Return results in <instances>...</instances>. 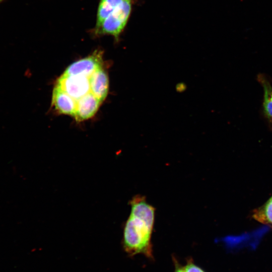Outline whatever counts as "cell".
<instances>
[{
  "mask_svg": "<svg viewBox=\"0 0 272 272\" xmlns=\"http://www.w3.org/2000/svg\"><path fill=\"white\" fill-rule=\"evenodd\" d=\"M101 102L90 92L77 101L74 117L80 121L93 117L97 111Z\"/></svg>",
  "mask_w": 272,
  "mask_h": 272,
  "instance_id": "5b68a950",
  "label": "cell"
},
{
  "mask_svg": "<svg viewBox=\"0 0 272 272\" xmlns=\"http://www.w3.org/2000/svg\"><path fill=\"white\" fill-rule=\"evenodd\" d=\"M186 88V86L183 83L178 84L176 86V90L179 92L184 91Z\"/></svg>",
  "mask_w": 272,
  "mask_h": 272,
  "instance_id": "4fadbf2b",
  "label": "cell"
},
{
  "mask_svg": "<svg viewBox=\"0 0 272 272\" xmlns=\"http://www.w3.org/2000/svg\"><path fill=\"white\" fill-rule=\"evenodd\" d=\"M59 87L76 101L90 92L89 78L83 76H70L63 74L57 80Z\"/></svg>",
  "mask_w": 272,
  "mask_h": 272,
  "instance_id": "3957f363",
  "label": "cell"
},
{
  "mask_svg": "<svg viewBox=\"0 0 272 272\" xmlns=\"http://www.w3.org/2000/svg\"><path fill=\"white\" fill-rule=\"evenodd\" d=\"M52 104L59 113L74 117L77 101L65 91L57 86L53 90Z\"/></svg>",
  "mask_w": 272,
  "mask_h": 272,
  "instance_id": "8992f818",
  "label": "cell"
},
{
  "mask_svg": "<svg viewBox=\"0 0 272 272\" xmlns=\"http://www.w3.org/2000/svg\"><path fill=\"white\" fill-rule=\"evenodd\" d=\"M252 217L261 223L272 226V196L262 206L253 211Z\"/></svg>",
  "mask_w": 272,
  "mask_h": 272,
  "instance_id": "30bf717a",
  "label": "cell"
},
{
  "mask_svg": "<svg viewBox=\"0 0 272 272\" xmlns=\"http://www.w3.org/2000/svg\"><path fill=\"white\" fill-rule=\"evenodd\" d=\"M257 80L263 89L262 113L268 125L272 126V85L270 80L263 74L257 76Z\"/></svg>",
  "mask_w": 272,
  "mask_h": 272,
  "instance_id": "ba28073f",
  "label": "cell"
},
{
  "mask_svg": "<svg viewBox=\"0 0 272 272\" xmlns=\"http://www.w3.org/2000/svg\"><path fill=\"white\" fill-rule=\"evenodd\" d=\"M2 0H0V2L2 1Z\"/></svg>",
  "mask_w": 272,
  "mask_h": 272,
  "instance_id": "5bb4252c",
  "label": "cell"
},
{
  "mask_svg": "<svg viewBox=\"0 0 272 272\" xmlns=\"http://www.w3.org/2000/svg\"><path fill=\"white\" fill-rule=\"evenodd\" d=\"M90 92L102 103L107 96L109 81L106 72L100 68L89 77Z\"/></svg>",
  "mask_w": 272,
  "mask_h": 272,
  "instance_id": "52a82bcc",
  "label": "cell"
},
{
  "mask_svg": "<svg viewBox=\"0 0 272 272\" xmlns=\"http://www.w3.org/2000/svg\"><path fill=\"white\" fill-rule=\"evenodd\" d=\"M130 203L131 212L123 229V249L130 256L142 254L153 259L151 238L155 209L140 195L133 197Z\"/></svg>",
  "mask_w": 272,
  "mask_h": 272,
  "instance_id": "6da1fadb",
  "label": "cell"
},
{
  "mask_svg": "<svg viewBox=\"0 0 272 272\" xmlns=\"http://www.w3.org/2000/svg\"><path fill=\"white\" fill-rule=\"evenodd\" d=\"M172 259L175 267L174 272H184L183 266L179 263L176 258L172 256Z\"/></svg>",
  "mask_w": 272,
  "mask_h": 272,
  "instance_id": "7c38bea8",
  "label": "cell"
},
{
  "mask_svg": "<svg viewBox=\"0 0 272 272\" xmlns=\"http://www.w3.org/2000/svg\"><path fill=\"white\" fill-rule=\"evenodd\" d=\"M103 52L95 50L93 53L71 64L63 74L70 76H83L89 78L95 71L102 67Z\"/></svg>",
  "mask_w": 272,
  "mask_h": 272,
  "instance_id": "277c9868",
  "label": "cell"
},
{
  "mask_svg": "<svg viewBox=\"0 0 272 272\" xmlns=\"http://www.w3.org/2000/svg\"><path fill=\"white\" fill-rule=\"evenodd\" d=\"M123 0H100L97 13L94 32L101 26L104 20Z\"/></svg>",
  "mask_w": 272,
  "mask_h": 272,
  "instance_id": "9c48e42d",
  "label": "cell"
},
{
  "mask_svg": "<svg viewBox=\"0 0 272 272\" xmlns=\"http://www.w3.org/2000/svg\"><path fill=\"white\" fill-rule=\"evenodd\" d=\"M184 272H205L200 266L196 265L192 258H188L185 265L183 266Z\"/></svg>",
  "mask_w": 272,
  "mask_h": 272,
  "instance_id": "8fae6325",
  "label": "cell"
},
{
  "mask_svg": "<svg viewBox=\"0 0 272 272\" xmlns=\"http://www.w3.org/2000/svg\"><path fill=\"white\" fill-rule=\"evenodd\" d=\"M132 0H123L104 20L99 29L94 33L97 35H111L118 39L129 17Z\"/></svg>",
  "mask_w": 272,
  "mask_h": 272,
  "instance_id": "7a4b0ae2",
  "label": "cell"
}]
</instances>
